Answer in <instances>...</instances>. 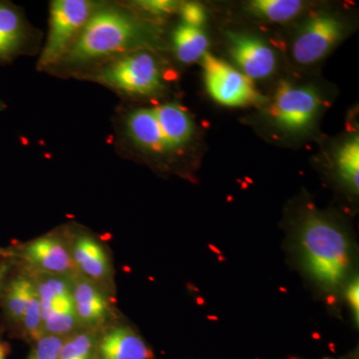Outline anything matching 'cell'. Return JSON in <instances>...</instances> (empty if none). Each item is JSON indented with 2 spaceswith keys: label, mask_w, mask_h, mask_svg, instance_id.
<instances>
[{
  "label": "cell",
  "mask_w": 359,
  "mask_h": 359,
  "mask_svg": "<svg viewBox=\"0 0 359 359\" xmlns=\"http://www.w3.org/2000/svg\"><path fill=\"white\" fill-rule=\"evenodd\" d=\"M297 244L302 266L316 285L335 292L344 285L351 264L346 231L320 212H308L297 228Z\"/></svg>",
  "instance_id": "obj_1"
},
{
  "label": "cell",
  "mask_w": 359,
  "mask_h": 359,
  "mask_svg": "<svg viewBox=\"0 0 359 359\" xmlns=\"http://www.w3.org/2000/svg\"><path fill=\"white\" fill-rule=\"evenodd\" d=\"M147 39V27L131 14L112 6L96 8L61 63L77 66L116 57Z\"/></svg>",
  "instance_id": "obj_2"
},
{
  "label": "cell",
  "mask_w": 359,
  "mask_h": 359,
  "mask_svg": "<svg viewBox=\"0 0 359 359\" xmlns=\"http://www.w3.org/2000/svg\"><path fill=\"white\" fill-rule=\"evenodd\" d=\"M101 83L136 95H154L163 88L157 59L146 51H132L101 66L95 75Z\"/></svg>",
  "instance_id": "obj_3"
},
{
  "label": "cell",
  "mask_w": 359,
  "mask_h": 359,
  "mask_svg": "<svg viewBox=\"0 0 359 359\" xmlns=\"http://www.w3.org/2000/svg\"><path fill=\"white\" fill-rule=\"evenodd\" d=\"M95 9V4L87 0L51 2L48 36L39 58V69L61 62Z\"/></svg>",
  "instance_id": "obj_4"
},
{
  "label": "cell",
  "mask_w": 359,
  "mask_h": 359,
  "mask_svg": "<svg viewBox=\"0 0 359 359\" xmlns=\"http://www.w3.org/2000/svg\"><path fill=\"white\" fill-rule=\"evenodd\" d=\"M27 273L32 276L39 294L44 334L65 339L79 330L69 278Z\"/></svg>",
  "instance_id": "obj_5"
},
{
  "label": "cell",
  "mask_w": 359,
  "mask_h": 359,
  "mask_svg": "<svg viewBox=\"0 0 359 359\" xmlns=\"http://www.w3.org/2000/svg\"><path fill=\"white\" fill-rule=\"evenodd\" d=\"M78 273L116 297L115 268L108 245L82 226L63 229Z\"/></svg>",
  "instance_id": "obj_6"
},
{
  "label": "cell",
  "mask_w": 359,
  "mask_h": 359,
  "mask_svg": "<svg viewBox=\"0 0 359 359\" xmlns=\"http://www.w3.org/2000/svg\"><path fill=\"white\" fill-rule=\"evenodd\" d=\"M320 109L321 100L316 90L283 82L268 108V116L276 128L299 135L313 128Z\"/></svg>",
  "instance_id": "obj_7"
},
{
  "label": "cell",
  "mask_w": 359,
  "mask_h": 359,
  "mask_svg": "<svg viewBox=\"0 0 359 359\" xmlns=\"http://www.w3.org/2000/svg\"><path fill=\"white\" fill-rule=\"evenodd\" d=\"M14 263L30 273L67 276L76 273L63 229L21 244L11 252Z\"/></svg>",
  "instance_id": "obj_8"
},
{
  "label": "cell",
  "mask_w": 359,
  "mask_h": 359,
  "mask_svg": "<svg viewBox=\"0 0 359 359\" xmlns=\"http://www.w3.org/2000/svg\"><path fill=\"white\" fill-rule=\"evenodd\" d=\"M203 68L205 86L217 102L231 107L266 102L252 79L208 52L203 56Z\"/></svg>",
  "instance_id": "obj_9"
},
{
  "label": "cell",
  "mask_w": 359,
  "mask_h": 359,
  "mask_svg": "<svg viewBox=\"0 0 359 359\" xmlns=\"http://www.w3.org/2000/svg\"><path fill=\"white\" fill-rule=\"evenodd\" d=\"M69 280L80 328L101 332L122 320L115 295L80 273H74Z\"/></svg>",
  "instance_id": "obj_10"
},
{
  "label": "cell",
  "mask_w": 359,
  "mask_h": 359,
  "mask_svg": "<svg viewBox=\"0 0 359 359\" xmlns=\"http://www.w3.org/2000/svg\"><path fill=\"white\" fill-rule=\"evenodd\" d=\"M341 21L327 14L311 18L302 28L292 44V56L299 65L318 62L332 50L344 35Z\"/></svg>",
  "instance_id": "obj_11"
},
{
  "label": "cell",
  "mask_w": 359,
  "mask_h": 359,
  "mask_svg": "<svg viewBox=\"0 0 359 359\" xmlns=\"http://www.w3.org/2000/svg\"><path fill=\"white\" fill-rule=\"evenodd\" d=\"M154 358V353L145 339L122 320L99 332L96 359Z\"/></svg>",
  "instance_id": "obj_12"
},
{
  "label": "cell",
  "mask_w": 359,
  "mask_h": 359,
  "mask_svg": "<svg viewBox=\"0 0 359 359\" xmlns=\"http://www.w3.org/2000/svg\"><path fill=\"white\" fill-rule=\"evenodd\" d=\"M228 39L231 57L245 76L263 79L275 71V51L263 40L238 32H229Z\"/></svg>",
  "instance_id": "obj_13"
},
{
  "label": "cell",
  "mask_w": 359,
  "mask_h": 359,
  "mask_svg": "<svg viewBox=\"0 0 359 359\" xmlns=\"http://www.w3.org/2000/svg\"><path fill=\"white\" fill-rule=\"evenodd\" d=\"M126 127L139 148L155 155H171L153 108L133 111L127 118Z\"/></svg>",
  "instance_id": "obj_14"
},
{
  "label": "cell",
  "mask_w": 359,
  "mask_h": 359,
  "mask_svg": "<svg viewBox=\"0 0 359 359\" xmlns=\"http://www.w3.org/2000/svg\"><path fill=\"white\" fill-rule=\"evenodd\" d=\"M34 289L32 276L25 269H20L15 275L8 278L2 290V309L4 316L18 335L20 334L23 316Z\"/></svg>",
  "instance_id": "obj_15"
},
{
  "label": "cell",
  "mask_w": 359,
  "mask_h": 359,
  "mask_svg": "<svg viewBox=\"0 0 359 359\" xmlns=\"http://www.w3.org/2000/svg\"><path fill=\"white\" fill-rule=\"evenodd\" d=\"M170 153L178 152L192 139L194 123L183 108L176 104H163L153 108Z\"/></svg>",
  "instance_id": "obj_16"
},
{
  "label": "cell",
  "mask_w": 359,
  "mask_h": 359,
  "mask_svg": "<svg viewBox=\"0 0 359 359\" xmlns=\"http://www.w3.org/2000/svg\"><path fill=\"white\" fill-rule=\"evenodd\" d=\"M27 30L15 7L0 2V61L11 60L25 46Z\"/></svg>",
  "instance_id": "obj_17"
},
{
  "label": "cell",
  "mask_w": 359,
  "mask_h": 359,
  "mask_svg": "<svg viewBox=\"0 0 359 359\" xmlns=\"http://www.w3.org/2000/svg\"><path fill=\"white\" fill-rule=\"evenodd\" d=\"M173 43L179 60L184 63H193L207 53L209 41L201 28L183 23L175 30Z\"/></svg>",
  "instance_id": "obj_18"
},
{
  "label": "cell",
  "mask_w": 359,
  "mask_h": 359,
  "mask_svg": "<svg viewBox=\"0 0 359 359\" xmlns=\"http://www.w3.org/2000/svg\"><path fill=\"white\" fill-rule=\"evenodd\" d=\"M337 172L353 192H358L359 139L358 135L344 142L335 155Z\"/></svg>",
  "instance_id": "obj_19"
},
{
  "label": "cell",
  "mask_w": 359,
  "mask_h": 359,
  "mask_svg": "<svg viewBox=\"0 0 359 359\" xmlns=\"http://www.w3.org/2000/svg\"><path fill=\"white\" fill-rule=\"evenodd\" d=\"M304 2L299 0H255L249 4V11L263 20L283 22L301 13Z\"/></svg>",
  "instance_id": "obj_20"
},
{
  "label": "cell",
  "mask_w": 359,
  "mask_h": 359,
  "mask_svg": "<svg viewBox=\"0 0 359 359\" xmlns=\"http://www.w3.org/2000/svg\"><path fill=\"white\" fill-rule=\"evenodd\" d=\"M99 332L79 328L63 339L59 359H96Z\"/></svg>",
  "instance_id": "obj_21"
},
{
  "label": "cell",
  "mask_w": 359,
  "mask_h": 359,
  "mask_svg": "<svg viewBox=\"0 0 359 359\" xmlns=\"http://www.w3.org/2000/svg\"><path fill=\"white\" fill-rule=\"evenodd\" d=\"M63 337L44 334L30 344V351L26 359H59Z\"/></svg>",
  "instance_id": "obj_22"
},
{
  "label": "cell",
  "mask_w": 359,
  "mask_h": 359,
  "mask_svg": "<svg viewBox=\"0 0 359 359\" xmlns=\"http://www.w3.org/2000/svg\"><path fill=\"white\" fill-rule=\"evenodd\" d=\"M137 6L154 15H164V14L174 13L180 4L179 2L171 1V0H146V1L137 2Z\"/></svg>",
  "instance_id": "obj_23"
},
{
  "label": "cell",
  "mask_w": 359,
  "mask_h": 359,
  "mask_svg": "<svg viewBox=\"0 0 359 359\" xmlns=\"http://www.w3.org/2000/svg\"><path fill=\"white\" fill-rule=\"evenodd\" d=\"M182 18L184 25L200 28L204 23L205 14L204 8L198 4H186L181 7Z\"/></svg>",
  "instance_id": "obj_24"
},
{
  "label": "cell",
  "mask_w": 359,
  "mask_h": 359,
  "mask_svg": "<svg viewBox=\"0 0 359 359\" xmlns=\"http://www.w3.org/2000/svg\"><path fill=\"white\" fill-rule=\"evenodd\" d=\"M346 299L348 301L349 306H351V311L354 318L356 320V323H358L359 320V282L358 278H353L351 283H348L346 287Z\"/></svg>",
  "instance_id": "obj_25"
},
{
  "label": "cell",
  "mask_w": 359,
  "mask_h": 359,
  "mask_svg": "<svg viewBox=\"0 0 359 359\" xmlns=\"http://www.w3.org/2000/svg\"><path fill=\"white\" fill-rule=\"evenodd\" d=\"M14 266H15V263H14L13 257H11V259L4 257V259H0V295L2 294V290H4V285L8 280L9 276H11V271Z\"/></svg>",
  "instance_id": "obj_26"
},
{
  "label": "cell",
  "mask_w": 359,
  "mask_h": 359,
  "mask_svg": "<svg viewBox=\"0 0 359 359\" xmlns=\"http://www.w3.org/2000/svg\"><path fill=\"white\" fill-rule=\"evenodd\" d=\"M9 353H11V346L8 342L2 339L0 334V359H7Z\"/></svg>",
  "instance_id": "obj_27"
},
{
  "label": "cell",
  "mask_w": 359,
  "mask_h": 359,
  "mask_svg": "<svg viewBox=\"0 0 359 359\" xmlns=\"http://www.w3.org/2000/svg\"><path fill=\"white\" fill-rule=\"evenodd\" d=\"M7 255H9V252H4V250L0 249V259H4Z\"/></svg>",
  "instance_id": "obj_28"
},
{
  "label": "cell",
  "mask_w": 359,
  "mask_h": 359,
  "mask_svg": "<svg viewBox=\"0 0 359 359\" xmlns=\"http://www.w3.org/2000/svg\"><path fill=\"white\" fill-rule=\"evenodd\" d=\"M1 108H2V104H1V102H0V109H1Z\"/></svg>",
  "instance_id": "obj_29"
},
{
  "label": "cell",
  "mask_w": 359,
  "mask_h": 359,
  "mask_svg": "<svg viewBox=\"0 0 359 359\" xmlns=\"http://www.w3.org/2000/svg\"><path fill=\"white\" fill-rule=\"evenodd\" d=\"M325 359H332V358H325Z\"/></svg>",
  "instance_id": "obj_30"
}]
</instances>
